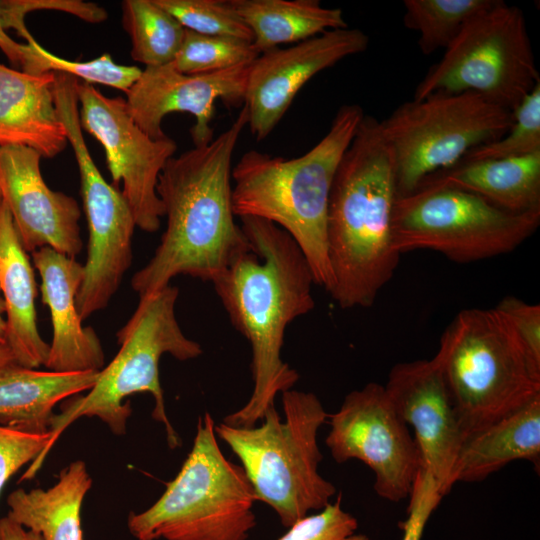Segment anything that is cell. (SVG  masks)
Wrapping results in <instances>:
<instances>
[{"instance_id":"cell-1","label":"cell","mask_w":540,"mask_h":540,"mask_svg":"<svg viewBox=\"0 0 540 540\" xmlns=\"http://www.w3.org/2000/svg\"><path fill=\"white\" fill-rule=\"evenodd\" d=\"M240 220L253 250L236 258L212 283L252 353V394L223 423L250 428L275 407L277 394L292 389L299 379L282 360L281 350L288 325L314 309L315 281L306 257L286 231L256 217Z\"/></svg>"},{"instance_id":"cell-2","label":"cell","mask_w":540,"mask_h":540,"mask_svg":"<svg viewBox=\"0 0 540 540\" xmlns=\"http://www.w3.org/2000/svg\"><path fill=\"white\" fill-rule=\"evenodd\" d=\"M248 124L243 107L209 144L171 157L157 182L167 225L154 255L131 279L139 297L178 275L213 282L236 258L252 251L232 206V157Z\"/></svg>"},{"instance_id":"cell-3","label":"cell","mask_w":540,"mask_h":540,"mask_svg":"<svg viewBox=\"0 0 540 540\" xmlns=\"http://www.w3.org/2000/svg\"><path fill=\"white\" fill-rule=\"evenodd\" d=\"M397 198L392 149L380 121L364 115L340 160L329 200L328 293L340 308L372 306L392 279L400 260L392 230Z\"/></svg>"},{"instance_id":"cell-4","label":"cell","mask_w":540,"mask_h":540,"mask_svg":"<svg viewBox=\"0 0 540 540\" xmlns=\"http://www.w3.org/2000/svg\"><path fill=\"white\" fill-rule=\"evenodd\" d=\"M364 115L358 104L342 105L325 136L305 154L286 159L249 150L232 168L234 215L286 231L306 257L315 284L327 292L333 282L327 236L331 188Z\"/></svg>"},{"instance_id":"cell-5","label":"cell","mask_w":540,"mask_h":540,"mask_svg":"<svg viewBox=\"0 0 540 540\" xmlns=\"http://www.w3.org/2000/svg\"><path fill=\"white\" fill-rule=\"evenodd\" d=\"M282 420L275 407L260 426L215 425L216 435L241 462L256 501L271 507L286 528L331 502L335 486L319 473L317 436L328 413L312 392L281 393Z\"/></svg>"},{"instance_id":"cell-6","label":"cell","mask_w":540,"mask_h":540,"mask_svg":"<svg viewBox=\"0 0 540 540\" xmlns=\"http://www.w3.org/2000/svg\"><path fill=\"white\" fill-rule=\"evenodd\" d=\"M433 358L465 439L540 395V364L495 307L460 311Z\"/></svg>"},{"instance_id":"cell-7","label":"cell","mask_w":540,"mask_h":540,"mask_svg":"<svg viewBox=\"0 0 540 540\" xmlns=\"http://www.w3.org/2000/svg\"><path fill=\"white\" fill-rule=\"evenodd\" d=\"M179 290L168 285L141 296L126 324L117 332L120 349L114 359L99 371L88 393L71 400L62 412L54 415L50 441L40 460L46 456L63 431L81 417H97L117 435L124 434L132 410L124 399L136 393H150L155 401L152 417L162 423L170 448L180 445L165 410L159 378V362L164 354L187 361L199 357L201 345L182 331L175 313Z\"/></svg>"},{"instance_id":"cell-8","label":"cell","mask_w":540,"mask_h":540,"mask_svg":"<svg viewBox=\"0 0 540 540\" xmlns=\"http://www.w3.org/2000/svg\"><path fill=\"white\" fill-rule=\"evenodd\" d=\"M255 502L245 471L224 456L205 412L178 474L152 506L130 513L128 529L137 540H247L257 524Z\"/></svg>"},{"instance_id":"cell-9","label":"cell","mask_w":540,"mask_h":540,"mask_svg":"<svg viewBox=\"0 0 540 540\" xmlns=\"http://www.w3.org/2000/svg\"><path fill=\"white\" fill-rule=\"evenodd\" d=\"M539 225L540 210L511 212L467 191L422 183L396 200L393 246L400 255L432 250L469 263L514 251Z\"/></svg>"},{"instance_id":"cell-10","label":"cell","mask_w":540,"mask_h":540,"mask_svg":"<svg viewBox=\"0 0 540 540\" xmlns=\"http://www.w3.org/2000/svg\"><path fill=\"white\" fill-rule=\"evenodd\" d=\"M513 122V112L474 92L402 103L380 121L394 155L398 197L454 167L472 149L498 140Z\"/></svg>"},{"instance_id":"cell-11","label":"cell","mask_w":540,"mask_h":540,"mask_svg":"<svg viewBox=\"0 0 540 540\" xmlns=\"http://www.w3.org/2000/svg\"><path fill=\"white\" fill-rule=\"evenodd\" d=\"M539 83L523 11L496 0L445 49L417 85L413 100L474 92L514 113Z\"/></svg>"},{"instance_id":"cell-12","label":"cell","mask_w":540,"mask_h":540,"mask_svg":"<svg viewBox=\"0 0 540 540\" xmlns=\"http://www.w3.org/2000/svg\"><path fill=\"white\" fill-rule=\"evenodd\" d=\"M327 423L325 443L337 463L351 459L364 463L374 474L376 494L385 500L409 497L421 457L384 385L370 382L351 391L339 409L328 415Z\"/></svg>"},{"instance_id":"cell-13","label":"cell","mask_w":540,"mask_h":540,"mask_svg":"<svg viewBox=\"0 0 540 540\" xmlns=\"http://www.w3.org/2000/svg\"><path fill=\"white\" fill-rule=\"evenodd\" d=\"M76 93L81 128L103 146L113 183H122L121 193L136 227L157 231L164 216L156 191L158 177L174 156L176 142L168 136L149 137L134 122L122 97H107L92 84L80 81Z\"/></svg>"},{"instance_id":"cell-14","label":"cell","mask_w":540,"mask_h":540,"mask_svg":"<svg viewBox=\"0 0 540 540\" xmlns=\"http://www.w3.org/2000/svg\"><path fill=\"white\" fill-rule=\"evenodd\" d=\"M368 46L369 36L348 26L260 53L249 66L243 103L256 141L271 134L311 78Z\"/></svg>"},{"instance_id":"cell-15","label":"cell","mask_w":540,"mask_h":540,"mask_svg":"<svg viewBox=\"0 0 540 540\" xmlns=\"http://www.w3.org/2000/svg\"><path fill=\"white\" fill-rule=\"evenodd\" d=\"M250 64L203 74H184L172 63L145 67L137 81L126 92L127 110L138 127L153 139L167 135L163 118L172 112H187L195 117L190 129L194 147L214 139L211 121L215 102L235 108L244 103Z\"/></svg>"},{"instance_id":"cell-16","label":"cell","mask_w":540,"mask_h":540,"mask_svg":"<svg viewBox=\"0 0 540 540\" xmlns=\"http://www.w3.org/2000/svg\"><path fill=\"white\" fill-rule=\"evenodd\" d=\"M384 387L400 418L413 430L421 467L444 497L455 484L465 435L437 362L431 358L398 363Z\"/></svg>"},{"instance_id":"cell-17","label":"cell","mask_w":540,"mask_h":540,"mask_svg":"<svg viewBox=\"0 0 540 540\" xmlns=\"http://www.w3.org/2000/svg\"><path fill=\"white\" fill-rule=\"evenodd\" d=\"M88 225L87 259L76 304L82 320L107 307L129 269L136 227L122 193L110 185L91 158L79 161Z\"/></svg>"},{"instance_id":"cell-18","label":"cell","mask_w":540,"mask_h":540,"mask_svg":"<svg viewBox=\"0 0 540 540\" xmlns=\"http://www.w3.org/2000/svg\"><path fill=\"white\" fill-rule=\"evenodd\" d=\"M40 153L20 145L0 146V198L27 252L50 247L75 258L82 250L77 201L44 181Z\"/></svg>"},{"instance_id":"cell-19","label":"cell","mask_w":540,"mask_h":540,"mask_svg":"<svg viewBox=\"0 0 540 540\" xmlns=\"http://www.w3.org/2000/svg\"><path fill=\"white\" fill-rule=\"evenodd\" d=\"M32 258L53 328L45 367L56 372L100 371L104 367L101 342L93 328L82 325L76 304L83 265L47 246L32 252Z\"/></svg>"},{"instance_id":"cell-20","label":"cell","mask_w":540,"mask_h":540,"mask_svg":"<svg viewBox=\"0 0 540 540\" xmlns=\"http://www.w3.org/2000/svg\"><path fill=\"white\" fill-rule=\"evenodd\" d=\"M54 73L40 75L0 63V146L20 145L53 158L67 146L55 105Z\"/></svg>"},{"instance_id":"cell-21","label":"cell","mask_w":540,"mask_h":540,"mask_svg":"<svg viewBox=\"0 0 540 540\" xmlns=\"http://www.w3.org/2000/svg\"><path fill=\"white\" fill-rule=\"evenodd\" d=\"M0 293L6 306V345L17 364L34 369L45 366L50 345L42 339L37 326V286L33 267L1 198Z\"/></svg>"},{"instance_id":"cell-22","label":"cell","mask_w":540,"mask_h":540,"mask_svg":"<svg viewBox=\"0 0 540 540\" xmlns=\"http://www.w3.org/2000/svg\"><path fill=\"white\" fill-rule=\"evenodd\" d=\"M517 460L539 466L540 395L465 439L454 483L481 481Z\"/></svg>"},{"instance_id":"cell-23","label":"cell","mask_w":540,"mask_h":540,"mask_svg":"<svg viewBox=\"0 0 540 540\" xmlns=\"http://www.w3.org/2000/svg\"><path fill=\"white\" fill-rule=\"evenodd\" d=\"M99 371H40L20 365L0 373V425L20 431L49 432L54 406L90 390Z\"/></svg>"},{"instance_id":"cell-24","label":"cell","mask_w":540,"mask_h":540,"mask_svg":"<svg viewBox=\"0 0 540 540\" xmlns=\"http://www.w3.org/2000/svg\"><path fill=\"white\" fill-rule=\"evenodd\" d=\"M422 183L467 191L511 212L540 210V152L517 158L461 162Z\"/></svg>"},{"instance_id":"cell-25","label":"cell","mask_w":540,"mask_h":540,"mask_svg":"<svg viewBox=\"0 0 540 540\" xmlns=\"http://www.w3.org/2000/svg\"><path fill=\"white\" fill-rule=\"evenodd\" d=\"M92 486L86 464L77 460L65 467L48 489L18 488L7 497V516L43 540H83L81 506Z\"/></svg>"},{"instance_id":"cell-26","label":"cell","mask_w":540,"mask_h":540,"mask_svg":"<svg viewBox=\"0 0 540 540\" xmlns=\"http://www.w3.org/2000/svg\"><path fill=\"white\" fill-rule=\"evenodd\" d=\"M229 1L250 29L260 53L348 27L341 9L324 7L318 0Z\"/></svg>"},{"instance_id":"cell-27","label":"cell","mask_w":540,"mask_h":540,"mask_svg":"<svg viewBox=\"0 0 540 540\" xmlns=\"http://www.w3.org/2000/svg\"><path fill=\"white\" fill-rule=\"evenodd\" d=\"M122 23L131 39L133 60L145 67L163 66L174 61L185 28L156 0H124Z\"/></svg>"},{"instance_id":"cell-28","label":"cell","mask_w":540,"mask_h":540,"mask_svg":"<svg viewBox=\"0 0 540 540\" xmlns=\"http://www.w3.org/2000/svg\"><path fill=\"white\" fill-rule=\"evenodd\" d=\"M496 0H405L403 23L418 32L424 55L447 49L465 25Z\"/></svg>"},{"instance_id":"cell-29","label":"cell","mask_w":540,"mask_h":540,"mask_svg":"<svg viewBox=\"0 0 540 540\" xmlns=\"http://www.w3.org/2000/svg\"><path fill=\"white\" fill-rule=\"evenodd\" d=\"M26 44L27 56L21 70L29 74L63 73L89 84H101L126 93L142 72L137 66L115 63L108 53L89 61L67 60L46 50L35 38Z\"/></svg>"},{"instance_id":"cell-30","label":"cell","mask_w":540,"mask_h":540,"mask_svg":"<svg viewBox=\"0 0 540 540\" xmlns=\"http://www.w3.org/2000/svg\"><path fill=\"white\" fill-rule=\"evenodd\" d=\"M259 54L250 41L185 29L181 47L172 64L184 74H203L251 64Z\"/></svg>"},{"instance_id":"cell-31","label":"cell","mask_w":540,"mask_h":540,"mask_svg":"<svg viewBox=\"0 0 540 540\" xmlns=\"http://www.w3.org/2000/svg\"><path fill=\"white\" fill-rule=\"evenodd\" d=\"M36 10H57L92 23L98 15L95 3L81 0H0V49L13 65L26 61L27 44L13 40L6 30L14 29L26 43L34 39L25 25V16Z\"/></svg>"},{"instance_id":"cell-32","label":"cell","mask_w":540,"mask_h":540,"mask_svg":"<svg viewBox=\"0 0 540 540\" xmlns=\"http://www.w3.org/2000/svg\"><path fill=\"white\" fill-rule=\"evenodd\" d=\"M513 114L514 122L501 138L472 149L461 162L517 158L540 152V83Z\"/></svg>"},{"instance_id":"cell-33","label":"cell","mask_w":540,"mask_h":540,"mask_svg":"<svg viewBox=\"0 0 540 540\" xmlns=\"http://www.w3.org/2000/svg\"><path fill=\"white\" fill-rule=\"evenodd\" d=\"M181 25L196 33L252 42L250 29L229 0H156Z\"/></svg>"},{"instance_id":"cell-34","label":"cell","mask_w":540,"mask_h":540,"mask_svg":"<svg viewBox=\"0 0 540 540\" xmlns=\"http://www.w3.org/2000/svg\"><path fill=\"white\" fill-rule=\"evenodd\" d=\"M278 540H369L358 533V521L341 506V494L334 502L296 521Z\"/></svg>"},{"instance_id":"cell-35","label":"cell","mask_w":540,"mask_h":540,"mask_svg":"<svg viewBox=\"0 0 540 540\" xmlns=\"http://www.w3.org/2000/svg\"><path fill=\"white\" fill-rule=\"evenodd\" d=\"M49 441L50 432L29 433L0 425V495L6 482L24 465L31 462L21 481L36 475Z\"/></svg>"},{"instance_id":"cell-36","label":"cell","mask_w":540,"mask_h":540,"mask_svg":"<svg viewBox=\"0 0 540 540\" xmlns=\"http://www.w3.org/2000/svg\"><path fill=\"white\" fill-rule=\"evenodd\" d=\"M406 519L399 523L402 540H421L425 526L443 498L439 487L423 467H420L409 495Z\"/></svg>"},{"instance_id":"cell-37","label":"cell","mask_w":540,"mask_h":540,"mask_svg":"<svg viewBox=\"0 0 540 540\" xmlns=\"http://www.w3.org/2000/svg\"><path fill=\"white\" fill-rule=\"evenodd\" d=\"M512 323L530 356L540 364V306L514 296L504 297L496 307Z\"/></svg>"},{"instance_id":"cell-38","label":"cell","mask_w":540,"mask_h":540,"mask_svg":"<svg viewBox=\"0 0 540 540\" xmlns=\"http://www.w3.org/2000/svg\"><path fill=\"white\" fill-rule=\"evenodd\" d=\"M0 540H43L41 535L10 519L8 516L0 519Z\"/></svg>"},{"instance_id":"cell-39","label":"cell","mask_w":540,"mask_h":540,"mask_svg":"<svg viewBox=\"0 0 540 540\" xmlns=\"http://www.w3.org/2000/svg\"><path fill=\"white\" fill-rule=\"evenodd\" d=\"M14 365L18 364L10 348L7 345L0 346V373Z\"/></svg>"},{"instance_id":"cell-40","label":"cell","mask_w":540,"mask_h":540,"mask_svg":"<svg viewBox=\"0 0 540 540\" xmlns=\"http://www.w3.org/2000/svg\"><path fill=\"white\" fill-rule=\"evenodd\" d=\"M7 343L6 306L0 293V346Z\"/></svg>"}]
</instances>
